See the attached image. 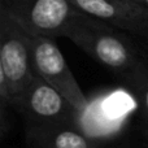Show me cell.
I'll use <instances>...</instances> for the list:
<instances>
[{
	"mask_svg": "<svg viewBox=\"0 0 148 148\" xmlns=\"http://www.w3.org/2000/svg\"><path fill=\"white\" fill-rule=\"evenodd\" d=\"M123 30L87 13L75 10L64 36L101 65L121 74L127 83L148 75L147 65Z\"/></svg>",
	"mask_w": 148,
	"mask_h": 148,
	"instance_id": "6da1fadb",
	"label": "cell"
},
{
	"mask_svg": "<svg viewBox=\"0 0 148 148\" xmlns=\"http://www.w3.org/2000/svg\"><path fill=\"white\" fill-rule=\"evenodd\" d=\"M35 75L30 31L7 10L0 9V78L7 83L13 108L20 104Z\"/></svg>",
	"mask_w": 148,
	"mask_h": 148,
	"instance_id": "7a4b0ae2",
	"label": "cell"
},
{
	"mask_svg": "<svg viewBox=\"0 0 148 148\" xmlns=\"http://www.w3.org/2000/svg\"><path fill=\"white\" fill-rule=\"evenodd\" d=\"M30 39L36 74L64 95L79 113L84 112L88 107V99L81 90L55 39L31 31Z\"/></svg>",
	"mask_w": 148,
	"mask_h": 148,
	"instance_id": "3957f363",
	"label": "cell"
},
{
	"mask_svg": "<svg viewBox=\"0 0 148 148\" xmlns=\"http://www.w3.org/2000/svg\"><path fill=\"white\" fill-rule=\"evenodd\" d=\"M0 9L7 10L29 31L53 39L64 36L77 10L70 0H0Z\"/></svg>",
	"mask_w": 148,
	"mask_h": 148,
	"instance_id": "277c9868",
	"label": "cell"
},
{
	"mask_svg": "<svg viewBox=\"0 0 148 148\" xmlns=\"http://www.w3.org/2000/svg\"><path fill=\"white\" fill-rule=\"evenodd\" d=\"M16 109L25 116L27 125L78 123V110L64 95L38 74L31 79Z\"/></svg>",
	"mask_w": 148,
	"mask_h": 148,
	"instance_id": "5b68a950",
	"label": "cell"
},
{
	"mask_svg": "<svg viewBox=\"0 0 148 148\" xmlns=\"http://www.w3.org/2000/svg\"><path fill=\"white\" fill-rule=\"evenodd\" d=\"M134 107L133 99L126 92L121 90L105 92L94 101L88 100V107L78 116L79 127L95 140L113 138L123 129Z\"/></svg>",
	"mask_w": 148,
	"mask_h": 148,
	"instance_id": "8992f818",
	"label": "cell"
},
{
	"mask_svg": "<svg viewBox=\"0 0 148 148\" xmlns=\"http://www.w3.org/2000/svg\"><path fill=\"white\" fill-rule=\"evenodd\" d=\"M79 12L148 40V8L130 0H70Z\"/></svg>",
	"mask_w": 148,
	"mask_h": 148,
	"instance_id": "52a82bcc",
	"label": "cell"
},
{
	"mask_svg": "<svg viewBox=\"0 0 148 148\" xmlns=\"http://www.w3.org/2000/svg\"><path fill=\"white\" fill-rule=\"evenodd\" d=\"M26 143L29 148H101L78 123L70 122L27 125Z\"/></svg>",
	"mask_w": 148,
	"mask_h": 148,
	"instance_id": "ba28073f",
	"label": "cell"
},
{
	"mask_svg": "<svg viewBox=\"0 0 148 148\" xmlns=\"http://www.w3.org/2000/svg\"><path fill=\"white\" fill-rule=\"evenodd\" d=\"M131 86L136 90L139 97L142 100V104H143L144 109H146L147 114H148V75L143 77L142 79L131 83Z\"/></svg>",
	"mask_w": 148,
	"mask_h": 148,
	"instance_id": "9c48e42d",
	"label": "cell"
},
{
	"mask_svg": "<svg viewBox=\"0 0 148 148\" xmlns=\"http://www.w3.org/2000/svg\"><path fill=\"white\" fill-rule=\"evenodd\" d=\"M130 1H134V3H138V4L143 5L144 8H148V0H130Z\"/></svg>",
	"mask_w": 148,
	"mask_h": 148,
	"instance_id": "30bf717a",
	"label": "cell"
}]
</instances>
